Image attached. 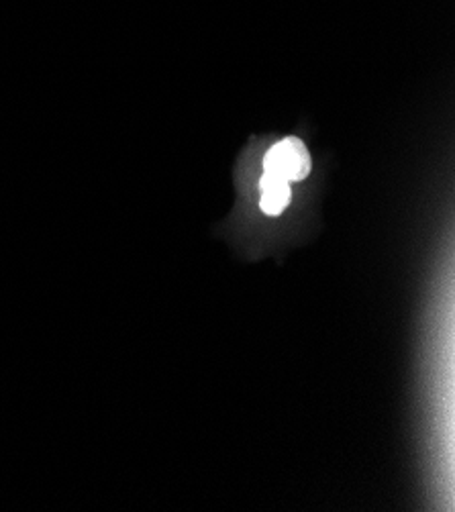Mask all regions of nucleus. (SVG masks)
<instances>
[{
    "mask_svg": "<svg viewBox=\"0 0 455 512\" xmlns=\"http://www.w3.org/2000/svg\"><path fill=\"white\" fill-rule=\"evenodd\" d=\"M313 170V158L298 137H286L278 141L264 158V172L284 178L288 182L305 180Z\"/></svg>",
    "mask_w": 455,
    "mask_h": 512,
    "instance_id": "1",
    "label": "nucleus"
},
{
    "mask_svg": "<svg viewBox=\"0 0 455 512\" xmlns=\"http://www.w3.org/2000/svg\"><path fill=\"white\" fill-rule=\"evenodd\" d=\"M260 190H262L260 207L266 215L278 217L288 207V202H290V182L288 180L264 172Z\"/></svg>",
    "mask_w": 455,
    "mask_h": 512,
    "instance_id": "2",
    "label": "nucleus"
}]
</instances>
